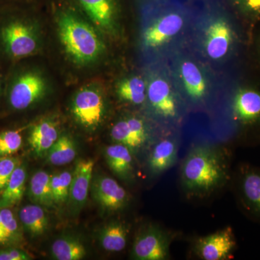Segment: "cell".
Listing matches in <instances>:
<instances>
[{
  "label": "cell",
  "mask_w": 260,
  "mask_h": 260,
  "mask_svg": "<svg viewBox=\"0 0 260 260\" xmlns=\"http://www.w3.org/2000/svg\"><path fill=\"white\" fill-rule=\"evenodd\" d=\"M181 176L183 186L188 193L203 197L227 182L229 167L218 150L208 145H198L184 158Z\"/></svg>",
  "instance_id": "cell-1"
},
{
  "label": "cell",
  "mask_w": 260,
  "mask_h": 260,
  "mask_svg": "<svg viewBox=\"0 0 260 260\" xmlns=\"http://www.w3.org/2000/svg\"><path fill=\"white\" fill-rule=\"evenodd\" d=\"M58 30L67 53L78 62H91L102 54L104 45L96 32L75 15L61 14Z\"/></svg>",
  "instance_id": "cell-2"
},
{
  "label": "cell",
  "mask_w": 260,
  "mask_h": 260,
  "mask_svg": "<svg viewBox=\"0 0 260 260\" xmlns=\"http://www.w3.org/2000/svg\"><path fill=\"white\" fill-rule=\"evenodd\" d=\"M202 36L204 53L212 60L220 61L232 55L237 46V32L225 13L220 10H208Z\"/></svg>",
  "instance_id": "cell-3"
},
{
  "label": "cell",
  "mask_w": 260,
  "mask_h": 260,
  "mask_svg": "<svg viewBox=\"0 0 260 260\" xmlns=\"http://www.w3.org/2000/svg\"><path fill=\"white\" fill-rule=\"evenodd\" d=\"M161 6L158 15L143 32V44L150 49L162 47L179 35L185 28V9L176 5Z\"/></svg>",
  "instance_id": "cell-4"
},
{
  "label": "cell",
  "mask_w": 260,
  "mask_h": 260,
  "mask_svg": "<svg viewBox=\"0 0 260 260\" xmlns=\"http://www.w3.org/2000/svg\"><path fill=\"white\" fill-rule=\"evenodd\" d=\"M72 112L80 125L85 129L93 130L100 125L104 119L105 103L97 90L82 89L75 96Z\"/></svg>",
  "instance_id": "cell-5"
},
{
  "label": "cell",
  "mask_w": 260,
  "mask_h": 260,
  "mask_svg": "<svg viewBox=\"0 0 260 260\" xmlns=\"http://www.w3.org/2000/svg\"><path fill=\"white\" fill-rule=\"evenodd\" d=\"M234 121L243 127L260 125V87L242 85L234 93L232 101Z\"/></svg>",
  "instance_id": "cell-6"
},
{
  "label": "cell",
  "mask_w": 260,
  "mask_h": 260,
  "mask_svg": "<svg viewBox=\"0 0 260 260\" xmlns=\"http://www.w3.org/2000/svg\"><path fill=\"white\" fill-rule=\"evenodd\" d=\"M91 194L101 209L108 213L124 209L129 201L127 191L115 179L107 176H99L94 179Z\"/></svg>",
  "instance_id": "cell-7"
},
{
  "label": "cell",
  "mask_w": 260,
  "mask_h": 260,
  "mask_svg": "<svg viewBox=\"0 0 260 260\" xmlns=\"http://www.w3.org/2000/svg\"><path fill=\"white\" fill-rule=\"evenodd\" d=\"M169 237L160 229L148 228L135 239L133 256L139 260H164L169 256Z\"/></svg>",
  "instance_id": "cell-8"
},
{
  "label": "cell",
  "mask_w": 260,
  "mask_h": 260,
  "mask_svg": "<svg viewBox=\"0 0 260 260\" xmlns=\"http://www.w3.org/2000/svg\"><path fill=\"white\" fill-rule=\"evenodd\" d=\"M236 246L237 242L232 228H225L207 237L200 238L195 247L201 259L223 260L232 256Z\"/></svg>",
  "instance_id": "cell-9"
},
{
  "label": "cell",
  "mask_w": 260,
  "mask_h": 260,
  "mask_svg": "<svg viewBox=\"0 0 260 260\" xmlns=\"http://www.w3.org/2000/svg\"><path fill=\"white\" fill-rule=\"evenodd\" d=\"M44 91L45 83L42 77L35 73L22 75L10 91V104L15 109L23 110L37 102Z\"/></svg>",
  "instance_id": "cell-10"
},
{
  "label": "cell",
  "mask_w": 260,
  "mask_h": 260,
  "mask_svg": "<svg viewBox=\"0 0 260 260\" xmlns=\"http://www.w3.org/2000/svg\"><path fill=\"white\" fill-rule=\"evenodd\" d=\"M147 98L150 105L160 116L174 118L177 116L178 106L172 85L164 77L153 78L147 87Z\"/></svg>",
  "instance_id": "cell-11"
},
{
  "label": "cell",
  "mask_w": 260,
  "mask_h": 260,
  "mask_svg": "<svg viewBox=\"0 0 260 260\" xmlns=\"http://www.w3.org/2000/svg\"><path fill=\"white\" fill-rule=\"evenodd\" d=\"M2 35L7 49L15 57L28 56L37 49L35 35L25 24L10 23L3 28Z\"/></svg>",
  "instance_id": "cell-12"
},
{
  "label": "cell",
  "mask_w": 260,
  "mask_h": 260,
  "mask_svg": "<svg viewBox=\"0 0 260 260\" xmlns=\"http://www.w3.org/2000/svg\"><path fill=\"white\" fill-rule=\"evenodd\" d=\"M93 168L94 162L89 159H83L77 162L73 174L69 195L70 205L75 211L81 210L86 203Z\"/></svg>",
  "instance_id": "cell-13"
},
{
  "label": "cell",
  "mask_w": 260,
  "mask_h": 260,
  "mask_svg": "<svg viewBox=\"0 0 260 260\" xmlns=\"http://www.w3.org/2000/svg\"><path fill=\"white\" fill-rule=\"evenodd\" d=\"M111 137L116 143L125 145L133 151L145 144L148 134L143 121L132 117L116 123L111 131Z\"/></svg>",
  "instance_id": "cell-14"
},
{
  "label": "cell",
  "mask_w": 260,
  "mask_h": 260,
  "mask_svg": "<svg viewBox=\"0 0 260 260\" xmlns=\"http://www.w3.org/2000/svg\"><path fill=\"white\" fill-rule=\"evenodd\" d=\"M186 93L194 101L202 100L208 92V80L199 65L191 60L181 61L178 69Z\"/></svg>",
  "instance_id": "cell-15"
},
{
  "label": "cell",
  "mask_w": 260,
  "mask_h": 260,
  "mask_svg": "<svg viewBox=\"0 0 260 260\" xmlns=\"http://www.w3.org/2000/svg\"><path fill=\"white\" fill-rule=\"evenodd\" d=\"M239 189L246 209L260 219V170L254 168L244 169Z\"/></svg>",
  "instance_id": "cell-16"
},
{
  "label": "cell",
  "mask_w": 260,
  "mask_h": 260,
  "mask_svg": "<svg viewBox=\"0 0 260 260\" xmlns=\"http://www.w3.org/2000/svg\"><path fill=\"white\" fill-rule=\"evenodd\" d=\"M94 23L111 30L115 25L116 8L114 0H79Z\"/></svg>",
  "instance_id": "cell-17"
},
{
  "label": "cell",
  "mask_w": 260,
  "mask_h": 260,
  "mask_svg": "<svg viewBox=\"0 0 260 260\" xmlns=\"http://www.w3.org/2000/svg\"><path fill=\"white\" fill-rule=\"evenodd\" d=\"M106 160L114 174L121 179H128L133 174L132 150L119 143L109 145L106 149Z\"/></svg>",
  "instance_id": "cell-18"
},
{
  "label": "cell",
  "mask_w": 260,
  "mask_h": 260,
  "mask_svg": "<svg viewBox=\"0 0 260 260\" xmlns=\"http://www.w3.org/2000/svg\"><path fill=\"white\" fill-rule=\"evenodd\" d=\"M129 228L121 221L107 224L99 234V242L103 249L109 252L124 250L127 243Z\"/></svg>",
  "instance_id": "cell-19"
},
{
  "label": "cell",
  "mask_w": 260,
  "mask_h": 260,
  "mask_svg": "<svg viewBox=\"0 0 260 260\" xmlns=\"http://www.w3.org/2000/svg\"><path fill=\"white\" fill-rule=\"evenodd\" d=\"M59 138L56 124L51 121L44 120L36 124L30 131L29 143L37 155L47 153Z\"/></svg>",
  "instance_id": "cell-20"
},
{
  "label": "cell",
  "mask_w": 260,
  "mask_h": 260,
  "mask_svg": "<svg viewBox=\"0 0 260 260\" xmlns=\"http://www.w3.org/2000/svg\"><path fill=\"white\" fill-rule=\"evenodd\" d=\"M177 157L175 142L171 139L162 140L152 150L149 158V167L154 174H161L175 164Z\"/></svg>",
  "instance_id": "cell-21"
},
{
  "label": "cell",
  "mask_w": 260,
  "mask_h": 260,
  "mask_svg": "<svg viewBox=\"0 0 260 260\" xmlns=\"http://www.w3.org/2000/svg\"><path fill=\"white\" fill-rule=\"evenodd\" d=\"M19 218L24 229L32 237L43 235L49 228V218L43 206L28 205L19 212Z\"/></svg>",
  "instance_id": "cell-22"
},
{
  "label": "cell",
  "mask_w": 260,
  "mask_h": 260,
  "mask_svg": "<svg viewBox=\"0 0 260 260\" xmlns=\"http://www.w3.org/2000/svg\"><path fill=\"white\" fill-rule=\"evenodd\" d=\"M25 168L18 166L0 195V209L11 208L21 201L25 191Z\"/></svg>",
  "instance_id": "cell-23"
},
{
  "label": "cell",
  "mask_w": 260,
  "mask_h": 260,
  "mask_svg": "<svg viewBox=\"0 0 260 260\" xmlns=\"http://www.w3.org/2000/svg\"><path fill=\"white\" fill-rule=\"evenodd\" d=\"M29 198L34 203L47 208L54 205L51 192V176L44 171L32 175L29 186Z\"/></svg>",
  "instance_id": "cell-24"
},
{
  "label": "cell",
  "mask_w": 260,
  "mask_h": 260,
  "mask_svg": "<svg viewBox=\"0 0 260 260\" xmlns=\"http://www.w3.org/2000/svg\"><path fill=\"white\" fill-rule=\"evenodd\" d=\"M51 254L57 260H80L86 254V249L79 239L65 237L53 243Z\"/></svg>",
  "instance_id": "cell-25"
},
{
  "label": "cell",
  "mask_w": 260,
  "mask_h": 260,
  "mask_svg": "<svg viewBox=\"0 0 260 260\" xmlns=\"http://www.w3.org/2000/svg\"><path fill=\"white\" fill-rule=\"evenodd\" d=\"M47 160L54 166L70 164L77 155L74 142L68 136L59 137L55 143L47 152Z\"/></svg>",
  "instance_id": "cell-26"
},
{
  "label": "cell",
  "mask_w": 260,
  "mask_h": 260,
  "mask_svg": "<svg viewBox=\"0 0 260 260\" xmlns=\"http://www.w3.org/2000/svg\"><path fill=\"white\" fill-rule=\"evenodd\" d=\"M117 93L121 100L139 105L146 100L147 86L144 80L139 77H133L119 84Z\"/></svg>",
  "instance_id": "cell-27"
},
{
  "label": "cell",
  "mask_w": 260,
  "mask_h": 260,
  "mask_svg": "<svg viewBox=\"0 0 260 260\" xmlns=\"http://www.w3.org/2000/svg\"><path fill=\"white\" fill-rule=\"evenodd\" d=\"M241 20L250 28L260 23V0H229Z\"/></svg>",
  "instance_id": "cell-28"
},
{
  "label": "cell",
  "mask_w": 260,
  "mask_h": 260,
  "mask_svg": "<svg viewBox=\"0 0 260 260\" xmlns=\"http://www.w3.org/2000/svg\"><path fill=\"white\" fill-rule=\"evenodd\" d=\"M73 174L63 172L51 176V192L54 204L60 205L69 200Z\"/></svg>",
  "instance_id": "cell-29"
},
{
  "label": "cell",
  "mask_w": 260,
  "mask_h": 260,
  "mask_svg": "<svg viewBox=\"0 0 260 260\" xmlns=\"http://www.w3.org/2000/svg\"><path fill=\"white\" fill-rule=\"evenodd\" d=\"M0 217L6 243H17L22 240L21 232L14 214L10 208L0 209Z\"/></svg>",
  "instance_id": "cell-30"
},
{
  "label": "cell",
  "mask_w": 260,
  "mask_h": 260,
  "mask_svg": "<svg viewBox=\"0 0 260 260\" xmlns=\"http://www.w3.org/2000/svg\"><path fill=\"white\" fill-rule=\"evenodd\" d=\"M23 138L18 130H10L0 133V157L13 155L21 148Z\"/></svg>",
  "instance_id": "cell-31"
},
{
  "label": "cell",
  "mask_w": 260,
  "mask_h": 260,
  "mask_svg": "<svg viewBox=\"0 0 260 260\" xmlns=\"http://www.w3.org/2000/svg\"><path fill=\"white\" fill-rule=\"evenodd\" d=\"M20 164L18 158L14 157H4L0 159V194L11 178L15 169Z\"/></svg>",
  "instance_id": "cell-32"
},
{
  "label": "cell",
  "mask_w": 260,
  "mask_h": 260,
  "mask_svg": "<svg viewBox=\"0 0 260 260\" xmlns=\"http://www.w3.org/2000/svg\"><path fill=\"white\" fill-rule=\"evenodd\" d=\"M30 255L25 251L18 249H0V260H28Z\"/></svg>",
  "instance_id": "cell-33"
},
{
  "label": "cell",
  "mask_w": 260,
  "mask_h": 260,
  "mask_svg": "<svg viewBox=\"0 0 260 260\" xmlns=\"http://www.w3.org/2000/svg\"><path fill=\"white\" fill-rule=\"evenodd\" d=\"M256 27L259 28V32H258L254 42H255L256 59H257L258 63L260 65V23L258 24Z\"/></svg>",
  "instance_id": "cell-34"
},
{
  "label": "cell",
  "mask_w": 260,
  "mask_h": 260,
  "mask_svg": "<svg viewBox=\"0 0 260 260\" xmlns=\"http://www.w3.org/2000/svg\"><path fill=\"white\" fill-rule=\"evenodd\" d=\"M5 242V237L4 231H3V224H2L1 217H0V244H4Z\"/></svg>",
  "instance_id": "cell-35"
},
{
  "label": "cell",
  "mask_w": 260,
  "mask_h": 260,
  "mask_svg": "<svg viewBox=\"0 0 260 260\" xmlns=\"http://www.w3.org/2000/svg\"></svg>",
  "instance_id": "cell-36"
}]
</instances>
